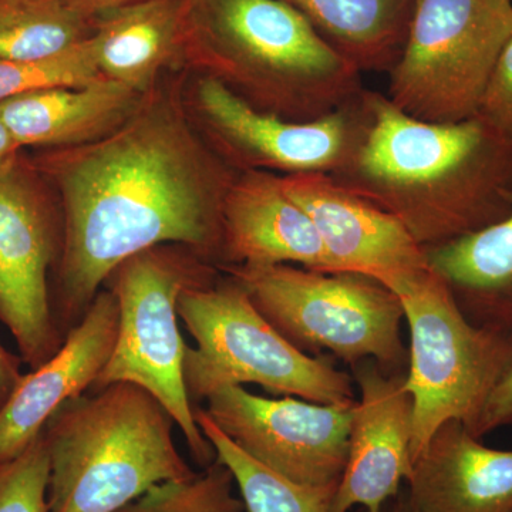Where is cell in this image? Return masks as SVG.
<instances>
[{"instance_id": "1", "label": "cell", "mask_w": 512, "mask_h": 512, "mask_svg": "<svg viewBox=\"0 0 512 512\" xmlns=\"http://www.w3.org/2000/svg\"><path fill=\"white\" fill-rule=\"evenodd\" d=\"M62 194L60 323L72 329L131 256L165 244L221 254L222 204L235 175L154 104L109 136L47 161Z\"/></svg>"}, {"instance_id": "2", "label": "cell", "mask_w": 512, "mask_h": 512, "mask_svg": "<svg viewBox=\"0 0 512 512\" xmlns=\"http://www.w3.org/2000/svg\"><path fill=\"white\" fill-rule=\"evenodd\" d=\"M370 123L339 184L382 208L421 248L476 234L512 211V143L478 117L429 123L370 92Z\"/></svg>"}, {"instance_id": "3", "label": "cell", "mask_w": 512, "mask_h": 512, "mask_svg": "<svg viewBox=\"0 0 512 512\" xmlns=\"http://www.w3.org/2000/svg\"><path fill=\"white\" fill-rule=\"evenodd\" d=\"M184 47L285 120L328 117L365 93L362 73L284 0H191Z\"/></svg>"}, {"instance_id": "4", "label": "cell", "mask_w": 512, "mask_h": 512, "mask_svg": "<svg viewBox=\"0 0 512 512\" xmlns=\"http://www.w3.org/2000/svg\"><path fill=\"white\" fill-rule=\"evenodd\" d=\"M174 426L163 404L133 383L64 403L43 429L49 512H116L156 485L194 477Z\"/></svg>"}, {"instance_id": "5", "label": "cell", "mask_w": 512, "mask_h": 512, "mask_svg": "<svg viewBox=\"0 0 512 512\" xmlns=\"http://www.w3.org/2000/svg\"><path fill=\"white\" fill-rule=\"evenodd\" d=\"M197 346H187L184 382L191 402L225 386L259 384L268 392L306 402H355L352 379L328 357L292 345L255 308L234 279L228 284L191 286L177 305Z\"/></svg>"}, {"instance_id": "6", "label": "cell", "mask_w": 512, "mask_h": 512, "mask_svg": "<svg viewBox=\"0 0 512 512\" xmlns=\"http://www.w3.org/2000/svg\"><path fill=\"white\" fill-rule=\"evenodd\" d=\"M227 269L261 315L302 352L328 350L352 367L375 360L392 373L409 365L402 303L376 279L295 265Z\"/></svg>"}, {"instance_id": "7", "label": "cell", "mask_w": 512, "mask_h": 512, "mask_svg": "<svg viewBox=\"0 0 512 512\" xmlns=\"http://www.w3.org/2000/svg\"><path fill=\"white\" fill-rule=\"evenodd\" d=\"M402 303L410 330L406 389L413 399V463L436 430L451 420L476 424L512 362V336L467 319L433 269L387 286Z\"/></svg>"}, {"instance_id": "8", "label": "cell", "mask_w": 512, "mask_h": 512, "mask_svg": "<svg viewBox=\"0 0 512 512\" xmlns=\"http://www.w3.org/2000/svg\"><path fill=\"white\" fill-rule=\"evenodd\" d=\"M512 37V0H413L402 55L390 70L397 109L429 123L476 117Z\"/></svg>"}, {"instance_id": "9", "label": "cell", "mask_w": 512, "mask_h": 512, "mask_svg": "<svg viewBox=\"0 0 512 512\" xmlns=\"http://www.w3.org/2000/svg\"><path fill=\"white\" fill-rule=\"evenodd\" d=\"M120 309L119 333L94 392L113 383L143 387L163 404L180 427L195 463H215L214 447L202 434L184 382L187 345L178 326L177 305L191 286L210 285L183 256L148 249L128 258L110 275Z\"/></svg>"}, {"instance_id": "10", "label": "cell", "mask_w": 512, "mask_h": 512, "mask_svg": "<svg viewBox=\"0 0 512 512\" xmlns=\"http://www.w3.org/2000/svg\"><path fill=\"white\" fill-rule=\"evenodd\" d=\"M197 104L225 156L245 171L338 174L355 157L370 123L369 90L336 113L305 123L256 109L220 77L198 82Z\"/></svg>"}, {"instance_id": "11", "label": "cell", "mask_w": 512, "mask_h": 512, "mask_svg": "<svg viewBox=\"0 0 512 512\" xmlns=\"http://www.w3.org/2000/svg\"><path fill=\"white\" fill-rule=\"evenodd\" d=\"M205 402V413L218 429L262 466L296 484L338 488L356 400L322 404L291 396L266 399L242 386H225Z\"/></svg>"}, {"instance_id": "12", "label": "cell", "mask_w": 512, "mask_h": 512, "mask_svg": "<svg viewBox=\"0 0 512 512\" xmlns=\"http://www.w3.org/2000/svg\"><path fill=\"white\" fill-rule=\"evenodd\" d=\"M52 256L45 205L18 164L10 165L0 171V322L33 369L63 343L47 285Z\"/></svg>"}, {"instance_id": "13", "label": "cell", "mask_w": 512, "mask_h": 512, "mask_svg": "<svg viewBox=\"0 0 512 512\" xmlns=\"http://www.w3.org/2000/svg\"><path fill=\"white\" fill-rule=\"evenodd\" d=\"M359 399L353 407L348 460L330 512L353 507L382 512L413 470V399L406 376L365 360L353 367Z\"/></svg>"}, {"instance_id": "14", "label": "cell", "mask_w": 512, "mask_h": 512, "mask_svg": "<svg viewBox=\"0 0 512 512\" xmlns=\"http://www.w3.org/2000/svg\"><path fill=\"white\" fill-rule=\"evenodd\" d=\"M282 187L318 229L333 272L370 276L389 286L429 268L402 222L328 174L282 175Z\"/></svg>"}, {"instance_id": "15", "label": "cell", "mask_w": 512, "mask_h": 512, "mask_svg": "<svg viewBox=\"0 0 512 512\" xmlns=\"http://www.w3.org/2000/svg\"><path fill=\"white\" fill-rule=\"evenodd\" d=\"M119 322L114 293H97L55 355L22 376L0 407V466L22 454L64 403L93 387L116 346Z\"/></svg>"}, {"instance_id": "16", "label": "cell", "mask_w": 512, "mask_h": 512, "mask_svg": "<svg viewBox=\"0 0 512 512\" xmlns=\"http://www.w3.org/2000/svg\"><path fill=\"white\" fill-rule=\"evenodd\" d=\"M221 254L229 266L299 265L333 272L311 217L286 194L281 175H235L222 204Z\"/></svg>"}, {"instance_id": "17", "label": "cell", "mask_w": 512, "mask_h": 512, "mask_svg": "<svg viewBox=\"0 0 512 512\" xmlns=\"http://www.w3.org/2000/svg\"><path fill=\"white\" fill-rule=\"evenodd\" d=\"M406 483L419 512H512V450L484 446L464 423L447 421Z\"/></svg>"}, {"instance_id": "18", "label": "cell", "mask_w": 512, "mask_h": 512, "mask_svg": "<svg viewBox=\"0 0 512 512\" xmlns=\"http://www.w3.org/2000/svg\"><path fill=\"white\" fill-rule=\"evenodd\" d=\"M140 92L107 77L0 101V119L20 147L76 146L109 136L137 111Z\"/></svg>"}, {"instance_id": "19", "label": "cell", "mask_w": 512, "mask_h": 512, "mask_svg": "<svg viewBox=\"0 0 512 512\" xmlns=\"http://www.w3.org/2000/svg\"><path fill=\"white\" fill-rule=\"evenodd\" d=\"M191 0H143L94 19L100 73L143 93L158 70L184 47Z\"/></svg>"}, {"instance_id": "20", "label": "cell", "mask_w": 512, "mask_h": 512, "mask_svg": "<svg viewBox=\"0 0 512 512\" xmlns=\"http://www.w3.org/2000/svg\"><path fill=\"white\" fill-rule=\"evenodd\" d=\"M426 252L470 322L512 336V211L483 231Z\"/></svg>"}, {"instance_id": "21", "label": "cell", "mask_w": 512, "mask_h": 512, "mask_svg": "<svg viewBox=\"0 0 512 512\" xmlns=\"http://www.w3.org/2000/svg\"><path fill=\"white\" fill-rule=\"evenodd\" d=\"M360 73H389L402 55L413 0H284Z\"/></svg>"}, {"instance_id": "22", "label": "cell", "mask_w": 512, "mask_h": 512, "mask_svg": "<svg viewBox=\"0 0 512 512\" xmlns=\"http://www.w3.org/2000/svg\"><path fill=\"white\" fill-rule=\"evenodd\" d=\"M195 421L217 460L231 471L247 512H330L336 488L296 484L262 466L229 440L205 410L195 409Z\"/></svg>"}, {"instance_id": "23", "label": "cell", "mask_w": 512, "mask_h": 512, "mask_svg": "<svg viewBox=\"0 0 512 512\" xmlns=\"http://www.w3.org/2000/svg\"><path fill=\"white\" fill-rule=\"evenodd\" d=\"M93 22L62 0H0V57L50 59L89 39Z\"/></svg>"}, {"instance_id": "24", "label": "cell", "mask_w": 512, "mask_h": 512, "mask_svg": "<svg viewBox=\"0 0 512 512\" xmlns=\"http://www.w3.org/2000/svg\"><path fill=\"white\" fill-rule=\"evenodd\" d=\"M235 487L231 471L215 460L188 480L156 485L116 512H247Z\"/></svg>"}, {"instance_id": "25", "label": "cell", "mask_w": 512, "mask_h": 512, "mask_svg": "<svg viewBox=\"0 0 512 512\" xmlns=\"http://www.w3.org/2000/svg\"><path fill=\"white\" fill-rule=\"evenodd\" d=\"M103 74L97 64L92 36L62 55L43 60L0 57V101L49 87L84 86Z\"/></svg>"}, {"instance_id": "26", "label": "cell", "mask_w": 512, "mask_h": 512, "mask_svg": "<svg viewBox=\"0 0 512 512\" xmlns=\"http://www.w3.org/2000/svg\"><path fill=\"white\" fill-rule=\"evenodd\" d=\"M50 457L45 436L0 466V512H49Z\"/></svg>"}, {"instance_id": "27", "label": "cell", "mask_w": 512, "mask_h": 512, "mask_svg": "<svg viewBox=\"0 0 512 512\" xmlns=\"http://www.w3.org/2000/svg\"><path fill=\"white\" fill-rule=\"evenodd\" d=\"M476 117L512 143V37L498 57Z\"/></svg>"}, {"instance_id": "28", "label": "cell", "mask_w": 512, "mask_h": 512, "mask_svg": "<svg viewBox=\"0 0 512 512\" xmlns=\"http://www.w3.org/2000/svg\"><path fill=\"white\" fill-rule=\"evenodd\" d=\"M510 426H512V362L488 397L470 433L478 439H483L495 430Z\"/></svg>"}, {"instance_id": "29", "label": "cell", "mask_w": 512, "mask_h": 512, "mask_svg": "<svg viewBox=\"0 0 512 512\" xmlns=\"http://www.w3.org/2000/svg\"><path fill=\"white\" fill-rule=\"evenodd\" d=\"M20 363L22 357L12 355L0 343V407L6 403L22 379Z\"/></svg>"}, {"instance_id": "30", "label": "cell", "mask_w": 512, "mask_h": 512, "mask_svg": "<svg viewBox=\"0 0 512 512\" xmlns=\"http://www.w3.org/2000/svg\"><path fill=\"white\" fill-rule=\"evenodd\" d=\"M62 2L84 18L94 20L111 10L124 8V6L143 2V0H62Z\"/></svg>"}, {"instance_id": "31", "label": "cell", "mask_w": 512, "mask_h": 512, "mask_svg": "<svg viewBox=\"0 0 512 512\" xmlns=\"http://www.w3.org/2000/svg\"><path fill=\"white\" fill-rule=\"evenodd\" d=\"M18 141L10 133L9 128L0 119V171L6 170L16 163V156L20 150Z\"/></svg>"}, {"instance_id": "32", "label": "cell", "mask_w": 512, "mask_h": 512, "mask_svg": "<svg viewBox=\"0 0 512 512\" xmlns=\"http://www.w3.org/2000/svg\"><path fill=\"white\" fill-rule=\"evenodd\" d=\"M382 512H419L410 501L409 494L402 493L390 500L389 503L384 505Z\"/></svg>"}]
</instances>
